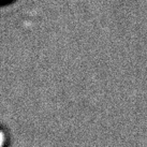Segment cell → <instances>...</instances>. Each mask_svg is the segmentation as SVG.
<instances>
[{"label": "cell", "instance_id": "cell-1", "mask_svg": "<svg viewBox=\"0 0 147 147\" xmlns=\"http://www.w3.org/2000/svg\"><path fill=\"white\" fill-rule=\"evenodd\" d=\"M12 1H14V0H1V4H2V5H5V4L11 3Z\"/></svg>", "mask_w": 147, "mask_h": 147}]
</instances>
